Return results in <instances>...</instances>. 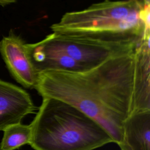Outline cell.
<instances>
[{
    "label": "cell",
    "instance_id": "obj_1",
    "mask_svg": "<svg viewBox=\"0 0 150 150\" xmlns=\"http://www.w3.org/2000/svg\"><path fill=\"white\" fill-rule=\"evenodd\" d=\"M150 39L132 52L83 72L39 73L35 88L43 97L71 104L94 120L119 145L132 112L150 110Z\"/></svg>",
    "mask_w": 150,
    "mask_h": 150
},
{
    "label": "cell",
    "instance_id": "obj_2",
    "mask_svg": "<svg viewBox=\"0 0 150 150\" xmlns=\"http://www.w3.org/2000/svg\"><path fill=\"white\" fill-rule=\"evenodd\" d=\"M42 98L30 124L29 144L35 150H94L113 142L104 128L74 106Z\"/></svg>",
    "mask_w": 150,
    "mask_h": 150
},
{
    "label": "cell",
    "instance_id": "obj_3",
    "mask_svg": "<svg viewBox=\"0 0 150 150\" xmlns=\"http://www.w3.org/2000/svg\"><path fill=\"white\" fill-rule=\"evenodd\" d=\"M67 35L143 37L150 36V5L140 0H105L65 13L50 26Z\"/></svg>",
    "mask_w": 150,
    "mask_h": 150
},
{
    "label": "cell",
    "instance_id": "obj_4",
    "mask_svg": "<svg viewBox=\"0 0 150 150\" xmlns=\"http://www.w3.org/2000/svg\"><path fill=\"white\" fill-rule=\"evenodd\" d=\"M149 36L67 35L55 32L37 42L43 47L62 51L93 68L115 57L134 52Z\"/></svg>",
    "mask_w": 150,
    "mask_h": 150
},
{
    "label": "cell",
    "instance_id": "obj_5",
    "mask_svg": "<svg viewBox=\"0 0 150 150\" xmlns=\"http://www.w3.org/2000/svg\"><path fill=\"white\" fill-rule=\"evenodd\" d=\"M0 52L13 78L26 88H35L39 72L33 63L29 43L11 32L0 41Z\"/></svg>",
    "mask_w": 150,
    "mask_h": 150
},
{
    "label": "cell",
    "instance_id": "obj_6",
    "mask_svg": "<svg viewBox=\"0 0 150 150\" xmlns=\"http://www.w3.org/2000/svg\"><path fill=\"white\" fill-rule=\"evenodd\" d=\"M35 110L28 93L0 79V131L21 122L26 115L33 113Z\"/></svg>",
    "mask_w": 150,
    "mask_h": 150
},
{
    "label": "cell",
    "instance_id": "obj_7",
    "mask_svg": "<svg viewBox=\"0 0 150 150\" xmlns=\"http://www.w3.org/2000/svg\"><path fill=\"white\" fill-rule=\"evenodd\" d=\"M29 45L33 63L39 73L45 71L79 73L91 69L62 51L43 47L37 43Z\"/></svg>",
    "mask_w": 150,
    "mask_h": 150
},
{
    "label": "cell",
    "instance_id": "obj_8",
    "mask_svg": "<svg viewBox=\"0 0 150 150\" xmlns=\"http://www.w3.org/2000/svg\"><path fill=\"white\" fill-rule=\"evenodd\" d=\"M121 150H150V110L131 113L125 121Z\"/></svg>",
    "mask_w": 150,
    "mask_h": 150
},
{
    "label": "cell",
    "instance_id": "obj_9",
    "mask_svg": "<svg viewBox=\"0 0 150 150\" xmlns=\"http://www.w3.org/2000/svg\"><path fill=\"white\" fill-rule=\"evenodd\" d=\"M4 131L0 150H15L23 145L29 144L31 139L30 125H24L19 122L8 126Z\"/></svg>",
    "mask_w": 150,
    "mask_h": 150
},
{
    "label": "cell",
    "instance_id": "obj_10",
    "mask_svg": "<svg viewBox=\"0 0 150 150\" xmlns=\"http://www.w3.org/2000/svg\"><path fill=\"white\" fill-rule=\"evenodd\" d=\"M16 0H0V5L2 6H5L8 4L15 3Z\"/></svg>",
    "mask_w": 150,
    "mask_h": 150
},
{
    "label": "cell",
    "instance_id": "obj_11",
    "mask_svg": "<svg viewBox=\"0 0 150 150\" xmlns=\"http://www.w3.org/2000/svg\"><path fill=\"white\" fill-rule=\"evenodd\" d=\"M144 6L150 5V0H140Z\"/></svg>",
    "mask_w": 150,
    "mask_h": 150
}]
</instances>
